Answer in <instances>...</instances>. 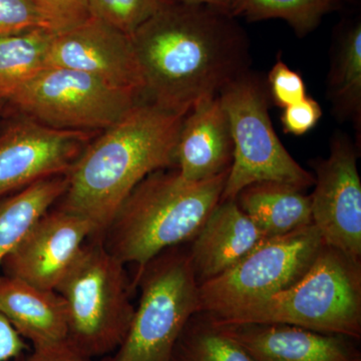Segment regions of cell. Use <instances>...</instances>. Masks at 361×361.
<instances>
[{"mask_svg": "<svg viewBox=\"0 0 361 361\" xmlns=\"http://www.w3.org/2000/svg\"><path fill=\"white\" fill-rule=\"evenodd\" d=\"M54 290L66 303L71 348L94 360L122 344L135 313L130 280L125 264L106 250L99 235L87 240Z\"/></svg>", "mask_w": 361, "mask_h": 361, "instance_id": "5", "label": "cell"}, {"mask_svg": "<svg viewBox=\"0 0 361 361\" xmlns=\"http://www.w3.org/2000/svg\"><path fill=\"white\" fill-rule=\"evenodd\" d=\"M329 97L337 115L360 122V21L346 27L337 40L329 77Z\"/></svg>", "mask_w": 361, "mask_h": 361, "instance_id": "21", "label": "cell"}, {"mask_svg": "<svg viewBox=\"0 0 361 361\" xmlns=\"http://www.w3.org/2000/svg\"><path fill=\"white\" fill-rule=\"evenodd\" d=\"M68 174L52 176L0 199V265L33 223L66 193Z\"/></svg>", "mask_w": 361, "mask_h": 361, "instance_id": "19", "label": "cell"}, {"mask_svg": "<svg viewBox=\"0 0 361 361\" xmlns=\"http://www.w3.org/2000/svg\"><path fill=\"white\" fill-rule=\"evenodd\" d=\"M186 116L145 99L135 104L87 145L54 207L90 220L101 234L140 182L176 166V147Z\"/></svg>", "mask_w": 361, "mask_h": 361, "instance_id": "2", "label": "cell"}, {"mask_svg": "<svg viewBox=\"0 0 361 361\" xmlns=\"http://www.w3.org/2000/svg\"><path fill=\"white\" fill-rule=\"evenodd\" d=\"M141 97L84 71L47 66L7 103L54 129L92 133L108 129Z\"/></svg>", "mask_w": 361, "mask_h": 361, "instance_id": "9", "label": "cell"}, {"mask_svg": "<svg viewBox=\"0 0 361 361\" xmlns=\"http://www.w3.org/2000/svg\"><path fill=\"white\" fill-rule=\"evenodd\" d=\"M267 238L236 200L220 202L192 240L189 255L197 282L219 276Z\"/></svg>", "mask_w": 361, "mask_h": 361, "instance_id": "15", "label": "cell"}, {"mask_svg": "<svg viewBox=\"0 0 361 361\" xmlns=\"http://www.w3.org/2000/svg\"><path fill=\"white\" fill-rule=\"evenodd\" d=\"M322 116V110L319 104L311 97H305L301 101L284 108L281 123L287 134L302 135L317 125Z\"/></svg>", "mask_w": 361, "mask_h": 361, "instance_id": "28", "label": "cell"}, {"mask_svg": "<svg viewBox=\"0 0 361 361\" xmlns=\"http://www.w3.org/2000/svg\"><path fill=\"white\" fill-rule=\"evenodd\" d=\"M130 39L145 101L182 115L246 73L245 37L214 7L161 0Z\"/></svg>", "mask_w": 361, "mask_h": 361, "instance_id": "1", "label": "cell"}, {"mask_svg": "<svg viewBox=\"0 0 361 361\" xmlns=\"http://www.w3.org/2000/svg\"><path fill=\"white\" fill-rule=\"evenodd\" d=\"M219 325L286 324L360 339L361 260L323 243L312 265L289 288L223 318Z\"/></svg>", "mask_w": 361, "mask_h": 361, "instance_id": "4", "label": "cell"}, {"mask_svg": "<svg viewBox=\"0 0 361 361\" xmlns=\"http://www.w3.org/2000/svg\"><path fill=\"white\" fill-rule=\"evenodd\" d=\"M0 313L33 348L66 341L68 313L56 290L4 274L0 276Z\"/></svg>", "mask_w": 361, "mask_h": 361, "instance_id": "17", "label": "cell"}, {"mask_svg": "<svg viewBox=\"0 0 361 361\" xmlns=\"http://www.w3.org/2000/svg\"><path fill=\"white\" fill-rule=\"evenodd\" d=\"M25 361H94L71 348L68 341L44 348H33Z\"/></svg>", "mask_w": 361, "mask_h": 361, "instance_id": "30", "label": "cell"}, {"mask_svg": "<svg viewBox=\"0 0 361 361\" xmlns=\"http://www.w3.org/2000/svg\"><path fill=\"white\" fill-rule=\"evenodd\" d=\"M219 326L254 361H361L360 351L348 337L274 323Z\"/></svg>", "mask_w": 361, "mask_h": 361, "instance_id": "14", "label": "cell"}, {"mask_svg": "<svg viewBox=\"0 0 361 361\" xmlns=\"http://www.w3.org/2000/svg\"><path fill=\"white\" fill-rule=\"evenodd\" d=\"M302 191L282 183L260 182L242 190L235 200L270 238L312 224L310 195Z\"/></svg>", "mask_w": 361, "mask_h": 361, "instance_id": "18", "label": "cell"}, {"mask_svg": "<svg viewBox=\"0 0 361 361\" xmlns=\"http://www.w3.org/2000/svg\"><path fill=\"white\" fill-rule=\"evenodd\" d=\"M339 6L341 0H232L229 14L249 21L279 18L303 37L319 25L323 16Z\"/></svg>", "mask_w": 361, "mask_h": 361, "instance_id": "23", "label": "cell"}, {"mask_svg": "<svg viewBox=\"0 0 361 361\" xmlns=\"http://www.w3.org/2000/svg\"><path fill=\"white\" fill-rule=\"evenodd\" d=\"M47 66L84 71L142 97L144 84L130 37L92 16L54 35Z\"/></svg>", "mask_w": 361, "mask_h": 361, "instance_id": "13", "label": "cell"}, {"mask_svg": "<svg viewBox=\"0 0 361 361\" xmlns=\"http://www.w3.org/2000/svg\"><path fill=\"white\" fill-rule=\"evenodd\" d=\"M229 122L233 160L220 202L235 200L242 190L260 182H277L304 190L314 175L284 148L268 114L267 92L260 80L244 73L221 90Z\"/></svg>", "mask_w": 361, "mask_h": 361, "instance_id": "7", "label": "cell"}, {"mask_svg": "<svg viewBox=\"0 0 361 361\" xmlns=\"http://www.w3.org/2000/svg\"><path fill=\"white\" fill-rule=\"evenodd\" d=\"M312 224L325 245L361 260V180L357 155L346 137H334L326 159L311 164Z\"/></svg>", "mask_w": 361, "mask_h": 361, "instance_id": "10", "label": "cell"}, {"mask_svg": "<svg viewBox=\"0 0 361 361\" xmlns=\"http://www.w3.org/2000/svg\"><path fill=\"white\" fill-rule=\"evenodd\" d=\"M47 30L56 33L65 32L89 20L87 0H35Z\"/></svg>", "mask_w": 361, "mask_h": 361, "instance_id": "25", "label": "cell"}, {"mask_svg": "<svg viewBox=\"0 0 361 361\" xmlns=\"http://www.w3.org/2000/svg\"><path fill=\"white\" fill-rule=\"evenodd\" d=\"M233 142L227 115L219 96L197 104L180 129L175 161L188 182H201L231 167Z\"/></svg>", "mask_w": 361, "mask_h": 361, "instance_id": "16", "label": "cell"}, {"mask_svg": "<svg viewBox=\"0 0 361 361\" xmlns=\"http://www.w3.org/2000/svg\"><path fill=\"white\" fill-rule=\"evenodd\" d=\"M90 132L59 130L25 116L0 135V199L37 180L68 174Z\"/></svg>", "mask_w": 361, "mask_h": 361, "instance_id": "11", "label": "cell"}, {"mask_svg": "<svg viewBox=\"0 0 361 361\" xmlns=\"http://www.w3.org/2000/svg\"><path fill=\"white\" fill-rule=\"evenodd\" d=\"M268 85L273 102L283 109L306 97L305 84L300 73L291 70L280 59L271 68Z\"/></svg>", "mask_w": 361, "mask_h": 361, "instance_id": "27", "label": "cell"}, {"mask_svg": "<svg viewBox=\"0 0 361 361\" xmlns=\"http://www.w3.org/2000/svg\"><path fill=\"white\" fill-rule=\"evenodd\" d=\"M228 173L201 182L185 180L177 169L147 176L99 234L106 250L123 264L140 268L192 241L220 203Z\"/></svg>", "mask_w": 361, "mask_h": 361, "instance_id": "3", "label": "cell"}, {"mask_svg": "<svg viewBox=\"0 0 361 361\" xmlns=\"http://www.w3.org/2000/svg\"><path fill=\"white\" fill-rule=\"evenodd\" d=\"M28 350L25 339L13 329L8 320L0 313V361L20 358Z\"/></svg>", "mask_w": 361, "mask_h": 361, "instance_id": "29", "label": "cell"}, {"mask_svg": "<svg viewBox=\"0 0 361 361\" xmlns=\"http://www.w3.org/2000/svg\"><path fill=\"white\" fill-rule=\"evenodd\" d=\"M176 1L184 2V4H198V6H206L220 9L229 13L230 6L232 0H176Z\"/></svg>", "mask_w": 361, "mask_h": 361, "instance_id": "31", "label": "cell"}, {"mask_svg": "<svg viewBox=\"0 0 361 361\" xmlns=\"http://www.w3.org/2000/svg\"><path fill=\"white\" fill-rule=\"evenodd\" d=\"M161 0H87L92 18L128 37L156 13Z\"/></svg>", "mask_w": 361, "mask_h": 361, "instance_id": "24", "label": "cell"}, {"mask_svg": "<svg viewBox=\"0 0 361 361\" xmlns=\"http://www.w3.org/2000/svg\"><path fill=\"white\" fill-rule=\"evenodd\" d=\"M170 361H254L208 313L192 316L176 342Z\"/></svg>", "mask_w": 361, "mask_h": 361, "instance_id": "22", "label": "cell"}, {"mask_svg": "<svg viewBox=\"0 0 361 361\" xmlns=\"http://www.w3.org/2000/svg\"><path fill=\"white\" fill-rule=\"evenodd\" d=\"M92 235L97 230L90 220L54 206L33 223L0 267L7 276L54 290Z\"/></svg>", "mask_w": 361, "mask_h": 361, "instance_id": "12", "label": "cell"}, {"mask_svg": "<svg viewBox=\"0 0 361 361\" xmlns=\"http://www.w3.org/2000/svg\"><path fill=\"white\" fill-rule=\"evenodd\" d=\"M323 245L313 224L270 237L219 276L199 285L201 311L223 318L289 288Z\"/></svg>", "mask_w": 361, "mask_h": 361, "instance_id": "8", "label": "cell"}, {"mask_svg": "<svg viewBox=\"0 0 361 361\" xmlns=\"http://www.w3.org/2000/svg\"><path fill=\"white\" fill-rule=\"evenodd\" d=\"M56 33L35 27L0 37V101L6 102L47 68V56Z\"/></svg>", "mask_w": 361, "mask_h": 361, "instance_id": "20", "label": "cell"}, {"mask_svg": "<svg viewBox=\"0 0 361 361\" xmlns=\"http://www.w3.org/2000/svg\"><path fill=\"white\" fill-rule=\"evenodd\" d=\"M135 286L141 295L129 331L102 361H170L183 329L201 311L189 250L176 246L161 252L137 268Z\"/></svg>", "mask_w": 361, "mask_h": 361, "instance_id": "6", "label": "cell"}, {"mask_svg": "<svg viewBox=\"0 0 361 361\" xmlns=\"http://www.w3.org/2000/svg\"><path fill=\"white\" fill-rule=\"evenodd\" d=\"M35 27L44 26L35 0H0V37Z\"/></svg>", "mask_w": 361, "mask_h": 361, "instance_id": "26", "label": "cell"}, {"mask_svg": "<svg viewBox=\"0 0 361 361\" xmlns=\"http://www.w3.org/2000/svg\"><path fill=\"white\" fill-rule=\"evenodd\" d=\"M6 102L0 101V116H1L2 111H4V106H6Z\"/></svg>", "mask_w": 361, "mask_h": 361, "instance_id": "32", "label": "cell"}]
</instances>
